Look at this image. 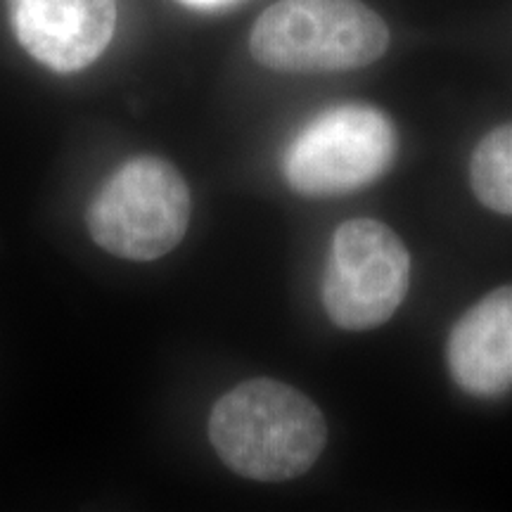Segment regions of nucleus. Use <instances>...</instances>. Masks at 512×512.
Returning a JSON list of instances; mask_svg holds the SVG:
<instances>
[{
  "instance_id": "obj_2",
  "label": "nucleus",
  "mask_w": 512,
  "mask_h": 512,
  "mask_svg": "<svg viewBox=\"0 0 512 512\" xmlns=\"http://www.w3.org/2000/svg\"><path fill=\"white\" fill-rule=\"evenodd\" d=\"M387 48V24L361 0H278L249 34L254 60L280 74L354 72Z\"/></svg>"
},
{
  "instance_id": "obj_7",
  "label": "nucleus",
  "mask_w": 512,
  "mask_h": 512,
  "mask_svg": "<svg viewBox=\"0 0 512 512\" xmlns=\"http://www.w3.org/2000/svg\"><path fill=\"white\" fill-rule=\"evenodd\" d=\"M453 382L475 399L512 389V285L498 287L453 325L446 342Z\"/></svg>"
},
{
  "instance_id": "obj_4",
  "label": "nucleus",
  "mask_w": 512,
  "mask_h": 512,
  "mask_svg": "<svg viewBox=\"0 0 512 512\" xmlns=\"http://www.w3.org/2000/svg\"><path fill=\"white\" fill-rule=\"evenodd\" d=\"M399 152L396 128L370 105H337L311 119L283 152V176L304 197L349 195L380 181Z\"/></svg>"
},
{
  "instance_id": "obj_1",
  "label": "nucleus",
  "mask_w": 512,
  "mask_h": 512,
  "mask_svg": "<svg viewBox=\"0 0 512 512\" xmlns=\"http://www.w3.org/2000/svg\"><path fill=\"white\" fill-rule=\"evenodd\" d=\"M209 441L235 475L254 482H287L316 465L328 427L320 408L299 389L256 377L214 403Z\"/></svg>"
},
{
  "instance_id": "obj_6",
  "label": "nucleus",
  "mask_w": 512,
  "mask_h": 512,
  "mask_svg": "<svg viewBox=\"0 0 512 512\" xmlns=\"http://www.w3.org/2000/svg\"><path fill=\"white\" fill-rule=\"evenodd\" d=\"M15 38L57 74L91 67L117 27V0H8Z\"/></svg>"
},
{
  "instance_id": "obj_3",
  "label": "nucleus",
  "mask_w": 512,
  "mask_h": 512,
  "mask_svg": "<svg viewBox=\"0 0 512 512\" xmlns=\"http://www.w3.org/2000/svg\"><path fill=\"white\" fill-rule=\"evenodd\" d=\"M192 202L185 178L159 157H133L98 190L86 211L91 238L119 259L157 261L181 245Z\"/></svg>"
},
{
  "instance_id": "obj_5",
  "label": "nucleus",
  "mask_w": 512,
  "mask_h": 512,
  "mask_svg": "<svg viewBox=\"0 0 512 512\" xmlns=\"http://www.w3.org/2000/svg\"><path fill=\"white\" fill-rule=\"evenodd\" d=\"M408 287L411 254L392 228L375 219H351L335 230L320 299L337 328H380L399 311Z\"/></svg>"
},
{
  "instance_id": "obj_9",
  "label": "nucleus",
  "mask_w": 512,
  "mask_h": 512,
  "mask_svg": "<svg viewBox=\"0 0 512 512\" xmlns=\"http://www.w3.org/2000/svg\"><path fill=\"white\" fill-rule=\"evenodd\" d=\"M183 5H190V8H200V10H209V8H223V5L235 3V0H181Z\"/></svg>"
},
{
  "instance_id": "obj_8",
  "label": "nucleus",
  "mask_w": 512,
  "mask_h": 512,
  "mask_svg": "<svg viewBox=\"0 0 512 512\" xmlns=\"http://www.w3.org/2000/svg\"><path fill=\"white\" fill-rule=\"evenodd\" d=\"M470 183L486 209L512 216V121L479 140L472 152Z\"/></svg>"
}]
</instances>
